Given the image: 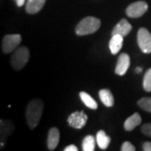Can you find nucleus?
Segmentation results:
<instances>
[{"instance_id": "nucleus-1", "label": "nucleus", "mask_w": 151, "mask_h": 151, "mask_svg": "<svg viewBox=\"0 0 151 151\" xmlns=\"http://www.w3.org/2000/svg\"><path fill=\"white\" fill-rule=\"evenodd\" d=\"M44 109V103L40 99H33L27 106L26 109V120L29 127L33 129H35L40 120Z\"/></svg>"}, {"instance_id": "nucleus-2", "label": "nucleus", "mask_w": 151, "mask_h": 151, "mask_svg": "<svg viewBox=\"0 0 151 151\" xmlns=\"http://www.w3.org/2000/svg\"><path fill=\"white\" fill-rule=\"evenodd\" d=\"M101 26V21L95 17H86L76 25V33L77 35H87L98 30Z\"/></svg>"}, {"instance_id": "nucleus-3", "label": "nucleus", "mask_w": 151, "mask_h": 151, "mask_svg": "<svg viewBox=\"0 0 151 151\" xmlns=\"http://www.w3.org/2000/svg\"><path fill=\"white\" fill-rule=\"evenodd\" d=\"M29 59V50L26 46L19 47L14 50L11 58V65L14 70L23 69Z\"/></svg>"}, {"instance_id": "nucleus-4", "label": "nucleus", "mask_w": 151, "mask_h": 151, "mask_svg": "<svg viewBox=\"0 0 151 151\" xmlns=\"http://www.w3.org/2000/svg\"><path fill=\"white\" fill-rule=\"evenodd\" d=\"M138 45L141 51L150 54L151 53V34L145 28H140L137 34Z\"/></svg>"}, {"instance_id": "nucleus-5", "label": "nucleus", "mask_w": 151, "mask_h": 151, "mask_svg": "<svg viewBox=\"0 0 151 151\" xmlns=\"http://www.w3.org/2000/svg\"><path fill=\"white\" fill-rule=\"evenodd\" d=\"M22 40L21 35L19 34L15 35H7L2 41V50L4 53L8 54L15 50Z\"/></svg>"}, {"instance_id": "nucleus-6", "label": "nucleus", "mask_w": 151, "mask_h": 151, "mask_svg": "<svg viewBox=\"0 0 151 151\" xmlns=\"http://www.w3.org/2000/svg\"><path fill=\"white\" fill-rule=\"evenodd\" d=\"M148 10V4L145 1H138L131 4L126 9V14L129 18H139Z\"/></svg>"}, {"instance_id": "nucleus-7", "label": "nucleus", "mask_w": 151, "mask_h": 151, "mask_svg": "<svg viewBox=\"0 0 151 151\" xmlns=\"http://www.w3.org/2000/svg\"><path fill=\"white\" fill-rule=\"evenodd\" d=\"M87 121V116H86L84 111L81 112H74L70 114L68 117L67 122L70 127L76 129H81L86 124Z\"/></svg>"}, {"instance_id": "nucleus-8", "label": "nucleus", "mask_w": 151, "mask_h": 151, "mask_svg": "<svg viewBox=\"0 0 151 151\" xmlns=\"http://www.w3.org/2000/svg\"><path fill=\"white\" fill-rule=\"evenodd\" d=\"M130 65V57L127 53H123L119 55L117 65L115 68V73L117 75L124 76Z\"/></svg>"}, {"instance_id": "nucleus-9", "label": "nucleus", "mask_w": 151, "mask_h": 151, "mask_svg": "<svg viewBox=\"0 0 151 151\" xmlns=\"http://www.w3.org/2000/svg\"><path fill=\"white\" fill-rule=\"evenodd\" d=\"M131 30H132V25L125 19H123L116 24L115 27L113 28V31H112V35H120L125 37L129 34Z\"/></svg>"}, {"instance_id": "nucleus-10", "label": "nucleus", "mask_w": 151, "mask_h": 151, "mask_svg": "<svg viewBox=\"0 0 151 151\" xmlns=\"http://www.w3.org/2000/svg\"><path fill=\"white\" fill-rule=\"evenodd\" d=\"M60 140V132L57 128H51L49 130L47 138V147L49 150H54Z\"/></svg>"}, {"instance_id": "nucleus-11", "label": "nucleus", "mask_w": 151, "mask_h": 151, "mask_svg": "<svg viewBox=\"0 0 151 151\" xmlns=\"http://www.w3.org/2000/svg\"><path fill=\"white\" fill-rule=\"evenodd\" d=\"M46 0H27L25 9L28 14H35L42 9Z\"/></svg>"}, {"instance_id": "nucleus-12", "label": "nucleus", "mask_w": 151, "mask_h": 151, "mask_svg": "<svg viewBox=\"0 0 151 151\" xmlns=\"http://www.w3.org/2000/svg\"><path fill=\"white\" fill-rule=\"evenodd\" d=\"M124 42V36L120 35H112V38L109 41V49L113 55H116L120 51L123 46Z\"/></svg>"}, {"instance_id": "nucleus-13", "label": "nucleus", "mask_w": 151, "mask_h": 151, "mask_svg": "<svg viewBox=\"0 0 151 151\" xmlns=\"http://www.w3.org/2000/svg\"><path fill=\"white\" fill-rule=\"evenodd\" d=\"M141 121H142V119H141L140 115L138 113H134L132 116H130L129 118L126 119V121L124 122V129L126 131L134 130L137 126H139L141 124Z\"/></svg>"}, {"instance_id": "nucleus-14", "label": "nucleus", "mask_w": 151, "mask_h": 151, "mask_svg": "<svg viewBox=\"0 0 151 151\" xmlns=\"http://www.w3.org/2000/svg\"><path fill=\"white\" fill-rule=\"evenodd\" d=\"M99 97L102 103L108 108L113 107L114 104V98H113L112 92L108 89H102L99 91Z\"/></svg>"}, {"instance_id": "nucleus-15", "label": "nucleus", "mask_w": 151, "mask_h": 151, "mask_svg": "<svg viewBox=\"0 0 151 151\" xmlns=\"http://www.w3.org/2000/svg\"><path fill=\"white\" fill-rule=\"evenodd\" d=\"M97 145L101 150H106L111 142V138L106 134V133L103 130H100L97 133Z\"/></svg>"}, {"instance_id": "nucleus-16", "label": "nucleus", "mask_w": 151, "mask_h": 151, "mask_svg": "<svg viewBox=\"0 0 151 151\" xmlns=\"http://www.w3.org/2000/svg\"><path fill=\"white\" fill-rule=\"evenodd\" d=\"M79 95H80V98L82 101V103H84L87 108L93 109V110L97 109V107H98L97 103L88 93H86L85 92H81Z\"/></svg>"}, {"instance_id": "nucleus-17", "label": "nucleus", "mask_w": 151, "mask_h": 151, "mask_svg": "<svg viewBox=\"0 0 151 151\" xmlns=\"http://www.w3.org/2000/svg\"><path fill=\"white\" fill-rule=\"evenodd\" d=\"M96 140L92 135H87L84 138L82 142V150L83 151H93L95 150Z\"/></svg>"}, {"instance_id": "nucleus-18", "label": "nucleus", "mask_w": 151, "mask_h": 151, "mask_svg": "<svg viewBox=\"0 0 151 151\" xmlns=\"http://www.w3.org/2000/svg\"><path fill=\"white\" fill-rule=\"evenodd\" d=\"M138 105L143 110L151 113V97H143L138 102Z\"/></svg>"}, {"instance_id": "nucleus-19", "label": "nucleus", "mask_w": 151, "mask_h": 151, "mask_svg": "<svg viewBox=\"0 0 151 151\" xmlns=\"http://www.w3.org/2000/svg\"><path fill=\"white\" fill-rule=\"evenodd\" d=\"M143 86L146 92H151V68L145 72L143 81Z\"/></svg>"}, {"instance_id": "nucleus-20", "label": "nucleus", "mask_w": 151, "mask_h": 151, "mask_svg": "<svg viewBox=\"0 0 151 151\" xmlns=\"http://www.w3.org/2000/svg\"><path fill=\"white\" fill-rule=\"evenodd\" d=\"M135 149L134 145H133L130 142L126 141L121 146V150L122 151H134Z\"/></svg>"}, {"instance_id": "nucleus-21", "label": "nucleus", "mask_w": 151, "mask_h": 151, "mask_svg": "<svg viewBox=\"0 0 151 151\" xmlns=\"http://www.w3.org/2000/svg\"><path fill=\"white\" fill-rule=\"evenodd\" d=\"M141 131L144 134L151 138V124H144L141 128Z\"/></svg>"}, {"instance_id": "nucleus-22", "label": "nucleus", "mask_w": 151, "mask_h": 151, "mask_svg": "<svg viewBox=\"0 0 151 151\" xmlns=\"http://www.w3.org/2000/svg\"><path fill=\"white\" fill-rule=\"evenodd\" d=\"M143 150L145 151H151V142H145L143 144Z\"/></svg>"}, {"instance_id": "nucleus-23", "label": "nucleus", "mask_w": 151, "mask_h": 151, "mask_svg": "<svg viewBox=\"0 0 151 151\" xmlns=\"http://www.w3.org/2000/svg\"><path fill=\"white\" fill-rule=\"evenodd\" d=\"M65 151H78V149H77V147L75 145H68L67 147H65Z\"/></svg>"}, {"instance_id": "nucleus-24", "label": "nucleus", "mask_w": 151, "mask_h": 151, "mask_svg": "<svg viewBox=\"0 0 151 151\" xmlns=\"http://www.w3.org/2000/svg\"><path fill=\"white\" fill-rule=\"evenodd\" d=\"M24 3H25V0H16L17 5L19 6V7H21V6L24 5Z\"/></svg>"}, {"instance_id": "nucleus-25", "label": "nucleus", "mask_w": 151, "mask_h": 151, "mask_svg": "<svg viewBox=\"0 0 151 151\" xmlns=\"http://www.w3.org/2000/svg\"><path fill=\"white\" fill-rule=\"evenodd\" d=\"M142 70H143L142 67H137V68L135 69V72H137V73H140Z\"/></svg>"}]
</instances>
